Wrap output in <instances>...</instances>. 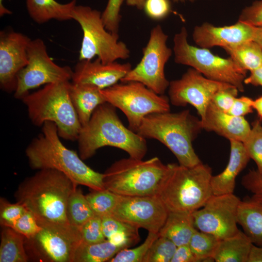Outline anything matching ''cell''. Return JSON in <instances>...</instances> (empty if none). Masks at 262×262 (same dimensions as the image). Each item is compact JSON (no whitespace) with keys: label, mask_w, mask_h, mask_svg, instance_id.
Returning a JSON list of instances; mask_svg holds the SVG:
<instances>
[{"label":"cell","mask_w":262,"mask_h":262,"mask_svg":"<svg viewBox=\"0 0 262 262\" xmlns=\"http://www.w3.org/2000/svg\"><path fill=\"white\" fill-rule=\"evenodd\" d=\"M85 196L94 215L100 217L111 214L120 197L106 189L92 190Z\"/></svg>","instance_id":"cell-32"},{"label":"cell","mask_w":262,"mask_h":262,"mask_svg":"<svg viewBox=\"0 0 262 262\" xmlns=\"http://www.w3.org/2000/svg\"><path fill=\"white\" fill-rule=\"evenodd\" d=\"M253 40L262 48V27H254Z\"/></svg>","instance_id":"cell-49"},{"label":"cell","mask_w":262,"mask_h":262,"mask_svg":"<svg viewBox=\"0 0 262 262\" xmlns=\"http://www.w3.org/2000/svg\"><path fill=\"white\" fill-rule=\"evenodd\" d=\"M145 1L146 0H125L128 5L136 7L139 9L143 8Z\"/></svg>","instance_id":"cell-51"},{"label":"cell","mask_w":262,"mask_h":262,"mask_svg":"<svg viewBox=\"0 0 262 262\" xmlns=\"http://www.w3.org/2000/svg\"><path fill=\"white\" fill-rule=\"evenodd\" d=\"M27 240L34 245L45 260L53 262H72L75 249L78 245L60 234L44 228L34 237Z\"/></svg>","instance_id":"cell-21"},{"label":"cell","mask_w":262,"mask_h":262,"mask_svg":"<svg viewBox=\"0 0 262 262\" xmlns=\"http://www.w3.org/2000/svg\"><path fill=\"white\" fill-rule=\"evenodd\" d=\"M121 250L107 239L92 244L81 242L75 249L72 262H109Z\"/></svg>","instance_id":"cell-28"},{"label":"cell","mask_w":262,"mask_h":262,"mask_svg":"<svg viewBox=\"0 0 262 262\" xmlns=\"http://www.w3.org/2000/svg\"><path fill=\"white\" fill-rule=\"evenodd\" d=\"M129 63L104 64L98 58L79 61L73 70L72 82L88 84L102 90L121 81L131 69Z\"/></svg>","instance_id":"cell-18"},{"label":"cell","mask_w":262,"mask_h":262,"mask_svg":"<svg viewBox=\"0 0 262 262\" xmlns=\"http://www.w3.org/2000/svg\"><path fill=\"white\" fill-rule=\"evenodd\" d=\"M238 21L253 27H262V0H256L241 12Z\"/></svg>","instance_id":"cell-43"},{"label":"cell","mask_w":262,"mask_h":262,"mask_svg":"<svg viewBox=\"0 0 262 262\" xmlns=\"http://www.w3.org/2000/svg\"><path fill=\"white\" fill-rule=\"evenodd\" d=\"M237 222L253 244L262 246V202L252 197L241 200Z\"/></svg>","instance_id":"cell-24"},{"label":"cell","mask_w":262,"mask_h":262,"mask_svg":"<svg viewBox=\"0 0 262 262\" xmlns=\"http://www.w3.org/2000/svg\"><path fill=\"white\" fill-rule=\"evenodd\" d=\"M238 91L233 85L222 89L213 95L211 102L220 110L228 113L237 98Z\"/></svg>","instance_id":"cell-42"},{"label":"cell","mask_w":262,"mask_h":262,"mask_svg":"<svg viewBox=\"0 0 262 262\" xmlns=\"http://www.w3.org/2000/svg\"><path fill=\"white\" fill-rule=\"evenodd\" d=\"M28 63L18 74L14 97L21 99L29 91L42 85L69 81L73 71L55 64L49 56L44 41L31 40L27 49Z\"/></svg>","instance_id":"cell-12"},{"label":"cell","mask_w":262,"mask_h":262,"mask_svg":"<svg viewBox=\"0 0 262 262\" xmlns=\"http://www.w3.org/2000/svg\"><path fill=\"white\" fill-rule=\"evenodd\" d=\"M201 121L202 129L215 132L229 141L233 140L243 142L251 129L244 117L236 116L225 112L211 101Z\"/></svg>","instance_id":"cell-19"},{"label":"cell","mask_w":262,"mask_h":262,"mask_svg":"<svg viewBox=\"0 0 262 262\" xmlns=\"http://www.w3.org/2000/svg\"><path fill=\"white\" fill-rule=\"evenodd\" d=\"M192 213L169 212L159 235L168 238L177 246L188 244L196 229Z\"/></svg>","instance_id":"cell-25"},{"label":"cell","mask_w":262,"mask_h":262,"mask_svg":"<svg viewBox=\"0 0 262 262\" xmlns=\"http://www.w3.org/2000/svg\"><path fill=\"white\" fill-rule=\"evenodd\" d=\"M101 219L102 231L106 239L118 232H125L139 237V229L120 221L112 215L102 216Z\"/></svg>","instance_id":"cell-39"},{"label":"cell","mask_w":262,"mask_h":262,"mask_svg":"<svg viewBox=\"0 0 262 262\" xmlns=\"http://www.w3.org/2000/svg\"><path fill=\"white\" fill-rule=\"evenodd\" d=\"M252 243L240 230L232 236L220 240L213 258L216 262H247Z\"/></svg>","instance_id":"cell-26"},{"label":"cell","mask_w":262,"mask_h":262,"mask_svg":"<svg viewBox=\"0 0 262 262\" xmlns=\"http://www.w3.org/2000/svg\"><path fill=\"white\" fill-rule=\"evenodd\" d=\"M125 0H108L101 18L105 28L109 32L118 33L121 16V5Z\"/></svg>","instance_id":"cell-38"},{"label":"cell","mask_w":262,"mask_h":262,"mask_svg":"<svg viewBox=\"0 0 262 262\" xmlns=\"http://www.w3.org/2000/svg\"><path fill=\"white\" fill-rule=\"evenodd\" d=\"M171 262H197L188 244L178 246Z\"/></svg>","instance_id":"cell-46"},{"label":"cell","mask_w":262,"mask_h":262,"mask_svg":"<svg viewBox=\"0 0 262 262\" xmlns=\"http://www.w3.org/2000/svg\"><path fill=\"white\" fill-rule=\"evenodd\" d=\"M94 215L85 195L77 187L70 195L66 206V216L69 224L79 229Z\"/></svg>","instance_id":"cell-30"},{"label":"cell","mask_w":262,"mask_h":262,"mask_svg":"<svg viewBox=\"0 0 262 262\" xmlns=\"http://www.w3.org/2000/svg\"><path fill=\"white\" fill-rule=\"evenodd\" d=\"M247 262H262V246L252 245Z\"/></svg>","instance_id":"cell-48"},{"label":"cell","mask_w":262,"mask_h":262,"mask_svg":"<svg viewBox=\"0 0 262 262\" xmlns=\"http://www.w3.org/2000/svg\"><path fill=\"white\" fill-rule=\"evenodd\" d=\"M231 85L210 79L191 67L180 79L170 82L168 98L175 106L191 105L196 110L201 120L213 95L220 90Z\"/></svg>","instance_id":"cell-14"},{"label":"cell","mask_w":262,"mask_h":262,"mask_svg":"<svg viewBox=\"0 0 262 262\" xmlns=\"http://www.w3.org/2000/svg\"><path fill=\"white\" fill-rule=\"evenodd\" d=\"M28 14L38 24L51 19L65 21L72 19V11L76 5V0L62 4L55 0H26Z\"/></svg>","instance_id":"cell-23"},{"label":"cell","mask_w":262,"mask_h":262,"mask_svg":"<svg viewBox=\"0 0 262 262\" xmlns=\"http://www.w3.org/2000/svg\"><path fill=\"white\" fill-rule=\"evenodd\" d=\"M79 156L89 159L101 147L109 146L127 152L129 157L143 159L147 150L145 138L126 127L119 118L116 108L105 102L94 110L78 138Z\"/></svg>","instance_id":"cell-3"},{"label":"cell","mask_w":262,"mask_h":262,"mask_svg":"<svg viewBox=\"0 0 262 262\" xmlns=\"http://www.w3.org/2000/svg\"><path fill=\"white\" fill-rule=\"evenodd\" d=\"M27 210L22 203H12L4 198L0 199V223L2 227H11Z\"/></svg>","instance_id":"cell-37"},{"label":"cell","mask_w":262,"mask_h":262,"mask_svg":"<svg viewBox=\"0 0 262 262\" xmlns=\"http://www.w3.org/2000/svg\"><path fill=\"white\" fill-rule=\"evenodd\" d=\"M168 165L157 157L143 160L129 157L114 163L103 173L105 189L122 196H158Z\"/></svg>","instance_id":"cell-7"},{"label":"cell","mask_w":262,"mask_h":262,"mask_svg":"<svg viewBox=\"0 0 262 262\" xmlns=\"http://www.w3.org/2000/svg\"><path fill=\"white\" fill-rule=\"evenodd\" d=\"M244 83L246 84L262 86V65L251 71L249 76L246 77L244 80Z\"/></svg>","instance_id":"cell-47"},{"label":"cell","mask_w":262,"mask_h":262,"mask_svg":"<svg viewBox=\"0 0 262 262\" xmlns=\"http://www.w3.org/2000/svg\"><path fill=\"white\" fill-rule=\"evenodd\" d=\"M69 94L82 127L88 123L98 106L107 102L99 89L88 84L71 82Z\"/></svg>","instance_id":"cell-22"},{"label":"cell","mask_w":262,"mask_h":262,"mask_svg":"<svg viewBox=\"0 0 262 262\" xmlns=\"http://www.w3.org/2000/svg\"><path fill=\"white\" fill-rule=\"evenodd\" d=\"M241 200L233 194L212 195L201 208L194 212L198 230L222 240L236 234L238 209Z\"/></svg>","instance_id":"cell-13"},{"label":"cell","mask_w":262,"mask_h":262,"mask_svg":"<svg viewBox=\"0 0 262 262\" xmlns=\"http://www.w3.org/2000/svg\"><path fill=\"white\" fill-rule=\"evenodd\" d=\"M167 39L160 25L153 28L147 43L142 49L140 61L121 82H139L156 93L164 95L170 82L166 78L164 67L172 54L167 45Z\"/></svg>","instance_id":"cell-11"},{"label":"cell","mask_w":262,"mask_h":262,"mask_svg":"<svg viewBox=\"0 0 262 262\" xmlns=\"http://www.w3.org/2000/svg\"><path fill=\"white\" fill-rule=\"evenodd\" d=\"M229 142L230 156L226 167L221 173L212 176L211 178V184L214 195L233 194L237 176L250 159L242 142L233 140Z\"/></svg>","instance_id":"cell-20"},{"label":"cell","mask_w":262,"mask_h":262,"mask_svg":"<svg viewBox=\"0 0 262 262\" xmlns=\"http://www.w3.org/2000/svg\"><path fill=\"white\" fill-rule=\"evenodd\" d=\"M173 0L176 2H185L186 1L193 2V1H194L195 0Z\"/></svg>","instance_id":"cell-53"},{"label":"cell","mask_w":262,"mask_h":262,"mask_svg":"<svg viewBox=\"0 0 262 262\" xmlns=\"http://www.w3.org/2000/svg\"><path fill=\"white\" fill-rule=\"evenodd\" d=\"M143 9L146 15L154 20L165 18L171 11L168 0H146Z\"/></svg>","instance_id":"cell-44"},{"label":"cell","mask_w":262,"mask_h":262,"mask_svg":"<svg viewBox=\"0 0 262 262\" xmlns=\"http://www.w3.org/2000/svg\"><path fill=\"white\" fill-rule=\"evenodd\" d=\"M42 127L41 133L32 140L25 150L32 169H55L78 185L85 186L92 190L105 189L103 173L91 168L76 152L63 145L55 123L47 121Z\"/></svg>","instance_id":"cell-2"},{"label":"cell","mask_w":262,"mask_h":262,"mask_svg":"<svg viewBox=\"0 0 262 262\" xmlns=\"http://www.w3.org/2000/svg\"><path fill=\"white\" fill-rule=\"evenodd\" d=\"M82 243L92 244L107 239L102 231L100 217L94 215L79 229Z\"/></svg>","instance_id":"cell-36"},{"label":"cell","mask_w":262,"mask_h":262,"mask_svg":"<svg viewBox=\"0 0 262 262\" xmlns=\"http://www.w3.org/2000/svg\"><path fill=\"white\" fill-rule=\"evenodd\" d=\"M254 30V27L238 20L234 24L220 27L205 22L194 28L192 37L199 47H220L225 49L253 40Z\"/></svg>","instance_id":"cell-17"},{"label":"cell","mask_w":262,"mask_h":262,"mask_svg":"<svg viewBox=\"0 0 262 262\" xmlns=\"http://www.w3.org/2000/svg\"><path fill=\"white\" fill-rule=\"evenodd\" d=\"M187 37L185 27L174 36L173 50L177 64L189 66L210 79L232 85L239 91H244L246 70L230 57L224 58L208 49L191 45Z\"/></svg>","instance_id":"cell-8"},{"label":"cell","mask_w":262,"mask_h":262,"mask_svg":"<svg viewBox=\"0 0 262 262\" xmlns=\"http://www.w3.org/2000/svg\"><path fill=\"white\" fill-rule=\"evenodd\" d=\"M25 237L13 229L2 227L0 244V262H26L29 257Z\"/></svg>","instance_id":"cell-27"},{"label":"cell","mask_w":262,"mask_h":262,"mask_svg":"<svg viewBox=\"0 0 262 262\" xmlns=\"http://www.w3.org/2000/svg\"><path fill=\"white\" fill-rule=\"evenodd\" d=\"M177 247L171 240L159 235L153 242L143 262H171Z\"/></svg>","instance_id":"cell-34"},{"label":"cell","mask_w":262,"mask_h":262,"mask_svg":"<svg viewBox=\"0 0 262 262\" xmlns=\"http://www.w3.org/2000/svg\"><path fill=\"white\" fill-rule=\"evenodd\" d=\"M70 83L66 81L47 84L21 100L34 125L53 122L60 137L74 141L78 139L82 126L70 97Z\"/></svg>","instance_id":"cell-5"},{"label":"cell","mask_w":262,"mask_h":262,"mask_svg":"<svg viewBox=\"0 0 262 262\" xmlns=\"http://www.w3.org/2000/svg\"><path fill=\"white\" fill-rule=\"evenodd\" d=\"M100 92L107 102L124 114L128 128L136 132L147 115L170 110L167 97L156 93L139 82L117 83Z\"/></svg>","instance_id":"cell-10"},{"label":"cell","mask_w":262,"mask_h":262,"mask_svg":"<svg viewBox=\"0 0 262 262\" xmlns=\"http://www.w3.org/2000/svg\"><path fill=\"white\" fill-rule=\"evenodd\" d=\"M31 39L13 31L0 32V87L7 93L15 92L19 72L27 65V49Z\"/></svg>","instance_id":"cell-16"},{"label":"cell","mask_w":262,"mask_h":262,"mask_svg":"<svg viewBox=\"0 0 262 262\" xmlns=\"http://www.w3.org/2000/svg\"><path fill=\"white\" fill-rule=\"evenodd\" d=\"M253 107L258 115L262 118V96L253 100Z\"/></svg>","instance_id":"cell-50"},{"label":"cell","mask_w":262,"mask_h":262,"mask_svg":"<svg viewBox=\"0 0 262 262\" xmlns=\"http://www.w3.org/2000/svg\"><path fill=\"white\" fill-rule=\"evenodd\" d=\"M250 159L257 166V171L262 174V124L255 120L252 124L250 132L242 142Z\"/></svg>","instance_id":"cell-33"},{"label":"cell","mask_w":262,"mask_h":262,"mask_svg":"<svg viewBox=\"0 0 262 262\" xmlns=\"http://www.w3.org/2000/svg\"><path fill=\"white\" fill-rule=\"evenodd\" d=\"M3 0H0V16H2L5 15H10L12 12L7 9L3 4Z\"/></svg>","instance_id":"cell-52"},{"label":"cell","mask_w":262,"mask_h":262,"mask_svg":"<svg viewBox=\"0 0 262 262\" xmlns=\"http://www.w3.org/2000/svg\"><path fill=\"white\" fill-rule=\"evenodd\" d=\"M10 228L23 235L26 239L33 238L42 229L33 214L28 209Z\"/></svg>","instance_id":"cell-40"},{"label":"cell","mask_w":262,"mask_h":262,"mask_svg":"<svg viewBox=\"0 0 262 262\" xmlns=\"http://www.w3.org/2000/svg\"><path fill=\"white\" fill-rule=\"evenodd\" d=\"M78 185L60 171L40 169L19 185L15 197L33 214L41 227L79 245V229L70 225L66 216L68 199Z\"/></svg>","instance_id":"cell-1"},{"label":"cell","mask_w":262,"mask_h":262,"mask_svg":"<svg viewBox=\"0 0 262 262\" xmlns=\"http://www.w3.org/2000/svg\"><path fill=\"white\" fill-rule=\"evenodd\" d=\"M158 196L169 212L193 213L213 195L211 168L201 163L192 167L169 164Z\"/></svg>","instance_id":"cell-6"},{"label":"cell","mask_w":262,"mask_h":262,"mask_svg":"<svg viewBox=\"0 0 262 262\" xmlns=\"http://www.w3.org/2000/svg\"><path fill=\"white\" fill-rule=\"evenodd\" d=\"M225 50L244 70L252 71L262 65V48L253 40Z\"/></svg>","instance_id":"cell-29"},{"label":"cell","mask_w":262,"mask_h":262,"mask_svg":"<svg viewBox=\"0 0 262 262\" xmlns=\"http://www.w3.org/2000/svg\"><path fill=\"white\" fill-rule=\"evenodd\" d=\"M253 100L247 97L236 98L228 113L236 116L244 117L253 112Z\"/></svg>","instance_id":"cell-45"},{"label":"cell","mask_w":262,"mask_h":262,"mask_svg":"<svg viewBox=\"0 0 262 262\" xmlns=\"http://www.w3.org/2000/svg\"><path fill=\"white\" fill-rule=\"evenodd\" d=\"M72 15L83 33L79 61L97 57L107 64L130 57V51L125 43L119 41L118 34L105 28L99 11L88 6L76 5Z\"/></svg>","instance_id":"cell-9"},{"label":"cell","mask_w":262,"mask_h":262,"mask_svg":"<svg viewBox=\"0 0 262 262\" xmlns=\"http://www.w3.org/2000/svg\"><path fill=\"white\" fill-rule=\"evenodd\" d=\"M243 186L252 194L253 199L262 202V174L257 170H251L243 176Z\"/></svg>","instance_id":"cell-41"},{"label":"cell","mask_w":262,"mask_h":262,"mask_svg":"<svg viewBox=\"0 0 262 262\" xmlns=\"http://www.w3.org/2000/svg\"><path fill=\"white\" fill-rule=\"evenodd\" d=\"M220 240L212 234L196 229L188 245L197 262H214L213 256Z\"/></svg>","instance_id":"cell-31"},{"label":"cell","mask_w":262,"mask_h":262,"mask_svg":"<svg viewBox=\"0 0 262 262\" xmlns=\"http://www.w3.org/2000/svg\"><path fill=\"white\" fill-rule=\"evenodd\" d=\"M159 236V233L148 232L145 241L132 249L125 248L119 251L109 262H143L153 242Z\"/></svg>","instance_id":"cell-35"},{"label":"cell","mask_w":262,"mask_h":262,"mask_svg":"<svg viewBox=\"0 0 262 262\" xmlns=\"http://www.w3.org/2000/svg\"><path fill=\"white\" fill-rule=\"evenodd\" d=\"M202 129L200 119L189 110L153 113L145 116L137 133L145 139L158 140L175 155L179 164L192 167L201 161L193 142Z\"/></svg>","instance_id":"cell-4"},{"label":"cell","mask_w":262,"mask_h":262,"mask_svg":"<svg viewBox=\"0 0 262 262\" xmlns=\"http://www.w3.org/2000/svg\"><path fill=\"white\" fill-rule=\"evenodd\" d=\"M169 211L158 196H122L111 215L138 229L158 233Z\"/></svg>","instance_id":"cell-15"}]
</instances>
